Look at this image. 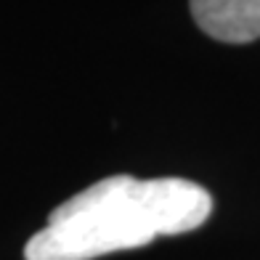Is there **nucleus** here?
Wrapping results in <instances>:
<instances>
[{
	"label": "nucleus",
	"instance_id": "2",
	"mask_svg": "<svg viewBox=\"0 0 260 260\" xmlns=\"http://www.w3.org/2000/svg\"><path fill=\"white\" fill-rule=\"evenodd\" d=\"M191 16L218 43L244 45L260 38V0H191Z\"/></svg>",
	"mask_w": 260,
	"mask_h": 260
},
{
	"label": "nucleus",
	"instance_id": "1",
	"mask_svg": "<svg viewBox=\"0 0 260 260\" xmlns=\"http://www.w3.org/2000/svg\"><path fill=\"white\" fill-rule=\"evenodd\" d=\"M212 212L205 186L186 178L109 175L48 215V226L24 247L27 260H93L136 250L157 236L199 229Z\"/></svg>",
	"mask_w": 260,
	"mask_h": 260
}]
</instances>
